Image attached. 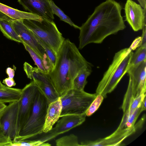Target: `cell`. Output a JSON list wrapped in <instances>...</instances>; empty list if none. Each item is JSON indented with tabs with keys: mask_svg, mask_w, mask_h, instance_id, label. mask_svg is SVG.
Masks as SVG:
<instances>
[{
	"mask_svg": "<svg viewBox=\"0 0 146 146\" xmlns=\"http://www.w3.org/2000/svg\"><path fill=\"white\" fill-rule=\"evenodd\" d=\"M122 9L115 0H106L97 6L80 27L78 49L91 43L100 44L108 36L124 29Z\"/></svg>",
	"mask_w": 146,
	"mask_h": 146,
	"instance_id": "6da1fadb",
	"label": "cell"
},
{
	"mask_svg": "<svg viewBox=\"0 0 146 146\" xmlns=\"http://www.w3.org/2000/svg\"><path fill=\"white\" fill-rule=\"evenodd\" d=\"M90 65L74 43L65 39L56 55L54 66L49 73L60 97L72 88L73 80L80 71Z\"/></svg>",
	"mask_w": 146,
	"mask_h": 146,
	"instance_id": "7a4b0ae2",
	"label": "cell"
},
{
	"mask_svg": "<svg viewBox=\"0 0 146 146\" xmlns=\"http://www.w3.org/2000/svg\"><path fill=\"white\" fill-rule=\"evenodd\" d=\"M133 53L129 47L115 53L112 63L98 83L96 90L97 95L100 94L105 98L115 89L129 69Z\"/></svg>",
	"mask_w": 146,
	"mask_h": 146,
	"instance_id": "3957f363",
	"label": "cell"
},
{
	"mask_svg": "<svg viewBox=\"0 0 146 146\" xmlns=\"http://www.w3.org/2000/svg\"><path fill=\"white\" fill-rule=\"evenodd\" d=\"M50 102L38 88L35 96L30 115L19 135L12 141H19L29 139L43 132Z\"/></svg>",
	"mask_w": 146,
	"mask_h": 146,
	"instance_id": "277c9868",
	"label": "cell"
},
{
	"mask_svg": "<svg viewBox=\"0 0 146 146\" xmlns=\"http://www.w3.org/2000/svg\"><path fill=\"white\" fill-rule=\"evenodd\" d=\"M23 22L57 55L65 39L53 21L43 18L40 21L25 19Z\"/></svg>",
	"mask_w": 146,
	"mask_h": 146,
	"instance_id": "5b68a950",
	"label": "cell"
},
{
	"mask_svg": "<svg viewBox=\"0 0 146 146\" xmlns=\"http://www.w3.org/2000/svg\"><path fill=\"white\" fill-rule=\"evenodd\" d=\"M129 82L121 108L123 112L135 98L146 92V61L130 66L127 72Z\"/></svg>",
	"mask_w": 146,
	"mask_h": 146,
	"instance_id": "8992f818",
	"label": "cell"
},
{
	"mask_svg": "<svg viewBox=\"0 0 146 146\" xmlns=\"http://www.w3.org/2000/svg\"><path fill=\"white\" fill-rule=\"evenodd\" d=\"M97 95L72 88L60 97L62 104L60 117L68 115L85 113Z\"/></svg>",
	"mask_w": 146,
	"mask_h": 146,
	"instance_id": "52a82bcc",
	"label": "cell"
},
{
	"mask_svg": "<svg viewBox=\"0 0 146 146\" xmlns=\"http://www.w3.org/2000/svg\"><path fill=\"white\" fill-rule=\"evenodd\" d=\"M24 69L27 77L33 79L50 103L60 97L54 87L49 74L42 72L37 67H33L26 62L24 64Z\"/></svg>",
	"mask_w": 146,
	"mask_h": 146,
	"instance_id": "ba28073f",
	"label": "cell"
},
{
	"mask_svg": "<svg viewBox=\"0 0 146 146\" xmlns=\"http://www.w3.org/2000/svg\"><path fill=\"white\" fill-rule=\"evenodd\" d=\"M38 87L33 80L22 89L17 125L16 136L28 120L31 114L35 96Z\"/></svg>",
	"mask_w": 146,
	"mask_h": 146,
	"instance_id": "9c48e42d",
	"label": "cell"
},
{
	"mask_svg": "<svg viewBox=\"0 0 146 146\" xmlns=\"http://www.w3.org/2000/svg\"><path fill=\"white\" fill-rule=\"evenodd\" d=\"M9 20L23 43L27 44L36 52L43 60L50 71L51 68L45 50L38 42L33 32L24 24L23 20H17L11 19Z\"/></svg>",
	"mask_w": 146,
	"mask_h": 146,
	"instance_id": "30bf717a",
	"label": "cell"
},
{
	"mask_svg": "<svg viewBox=\"0 0 146 146\" xmlns=\"http://www.w3.org/2000/svg\"><path fill=\"white\" fill-rule=\"evenodd\" d=\"M86 116L85 113L81 115H68L61 117L55 126L42 136L40 140L43 142L50 140L82 123Z\"/></svg>",
	"mask_w": 146,
	"mask_h": 146,
	"instance_id": "8fae6325",
	"label": "cell"
},
{
	"mask_svg": "<svg viewBox=\"0 0 146 146\" xmlns=\"http://www.w3.org/2000/svg\"><path fill=\"white\" fill-rule=\"evenodd\" d=\"M19 100L9 103L0 119L4 134L13 140L16 136L17 125L20 107Z\"/></svg>",
	"mask_w": 146,
	"mask_h": 146,
	"instance_id": "7c38bea8",
	"label": "cell"
},
{
	"mask_svg": "<svg viewBox=\"0 0 146 146\" xmlns=\"http://www.w3.org/2000/svg\"><path fill=\"white\" fill-rule=\"evenodd\" d=\"M125 20L133 30L137 31L146 25V8L132 0H127L124 7Z\"/></svg>",
	"mask_w": 146,
	"mask_h": 146,
	"instance_id": "4fadbf2b",
	"label": "cell"
},
{
	"mask_svg": "<svg viewBox=\"0 0 146 146\" xmlns=\"http://www.w3.org/2000/svg\"><path fill=\"white\" fill-rule=\"evenodd\" d=\"M138 129L135 125L131 127L116 130L110 135L94 141L81 142V146H121L123 141Z\"/></svg>",
	"mask_w": 146,
	"mask_h": 146,
	"instance_id": "5bb4252c",
	"label": "cell"
},
{
	"mask_svg": "<svg viewBox=\"0 0 146 146\" xmlns=\"http://www.w3.org/2000/svg\"><path fill=\"white\" fill-rule=\"evenodd\" d=\"M18 1L29 12L53 21L54 14L49 0H18Z\"/></svg>",
	"mask_w": 146,
	"mask_h": 146,
	"instance_id": "9a60e30c",
	"label": "cell"
},
{
	"mask_svg": "<svg viewBox=\"0 0 146 146\" xmlns=\"http://www.w3.org/2000/svg\"><path fill=\"white\" fill-rule=\"evenodd\" d=\"M62 108L60 97L50 103L47 110L43 132L46 133L52 128L54 125L60 117Z\"/></svg>",
	"mask_w": 146,
	"mask_h": 146,
	"instance_id": "2e32d148",
	"label": "cell"
},
{
	"mask_svg": "<svg viewBox=\"0 0 146 146\" xmlns=\"http://www.w3.org/2000/svg\"><path fill=\"white\" fill-rule=\"evenodd\" d=\"M0 11L11 19L17 20L29 19L40 21L43 19L36 15L13 8L1 3Z\"/></svg>",
	"mask_w": 146,
	"mask_h": 146,
	"instance_id": "e0dca14e",
	"label": "cell"
},
{
	"mask_svg": "<svg viewBox=\"0 0 146 146\" xmlns=\"http://www.w3.org/2000/svg\"><path fill=\"white\" fill-rule=\"evenodd\" d=\"M22 89L5 86L0 88V102L7 103L17 101L20 99Z\"/></svg>",
	"mask_w": 146,
	"mask_h": 146,
	"instance_id": "ac0fdd59",
	"label": "cell"
},
{
	"mask_svg": "<svg viewBox=\"0 0 146 146\" xmlns=\"http://www.w3.org/2000/svg\"><path fill=\"white\" fill-rule=\"evenodd\" d=\"M92 66H86L80 71L73 80L72 88L84 90L87 83V78L92 71Z\"/></svg>",
	"mask_w": 146,
	"mask_h": 146,
	"instance_id": "d6986e66",
	"label": "cell"
},
{
	"mask_svg": "<svg viewBox=\"0 0 146 146\" xmlns=\"http://www.w3.org/2000/svg\"><path fill=\"white\" fill-rule=\"evenodd\" d=\"M10 20H0L1 31L8 39L23 43L22 40L12 27Z\"/></svg>",
	"mask_w": 146,
	"mask_h": 146,
	"instance_id": "ffe728a7",
	"label": "cell"
},
{
	"mask_svg": "<svg viewBox=\"0 0 146 146\" xmlns=\"http://www.w3.org/2000/svg\"><path fill=\"white\" fill-rule=\"evenodd\" d=\"M142 112L141 106L131 114L123 115L121 122L116 129L121 130L133 126L137 118Z\"/></svg>",
	"mask_w": 146,
	"mask_h": 146,
	"instance_id": "44dd1931",
	"label": "cell"
},
{
	"mask_svg": "<svg viewBox=\"0 0 146 146\" xmlns=\"http://www.w3.org/2000/svg\"><path fill=\"white\" fill-rule=\"evenodd\" d=\"M25 49L29 52L37 68L42 72L49 74L50 70L40 56L26 44L23 43Z\"/></svg>",
	"mask_w": 146,
	"mask_h": 146,
	"instance_id": "7402d4cb",
	"label": "cell"
},
{
	"mask_svg": "<svg viewBox=\"0 0 146 146\" xmlns=\"http://www.w3.org/2000/svg\"><path fill=\"white\" fill-rule=\"evenodd\" d=\"M49 1L54 14L60 18V20L68 23L76 29H80V27L75 24L70 18L55 5L52 0H49Z\"/></svg>",
	"mask_w": 146,
	"mask_h": 146,
	"instance_id": "603a6c76",
	"label": "cell"
},
{
	"mask_svg": "<svg viewBox=\"0 0 146 146\" xmlns=\"http://www.w3.org/2000/svg\"><path fill=\"white\" fill-rule=\"evenodd\" d=\"M57 146H81L78 143L77 137L73 134L63 136L55 141Z\"/></svg>",
	"mask_w": 146,
	"mask_h": 146,
	"instance_id": "cb8c5ba5",
	"label": "cell"
},
{
	"mask_svg": "<svg viewBox=\"0 0 146 146\" xmlns=\"http://www.w3.org/2000/svg\"><path fill=\"white\" fill-rule=\"evenodd\" d=\"M146 61V45L139 47L132 55L130 66L135 65Z\"/></svg>",
	"mask_w": 146,
	"mask_h": 146,
	"instance_id": "d4e9b609",
	"label": "cell"
},
{
	"mask_svg": "<svg viewBox=\"0 0 146 146\" xmlns=\"http://www.w3.org/2000/svg\"><path fill=\"white\" fill-rule=\"evenodd\" d=\"M34 35L38 42L44 49L48 58L52 70L55 63L56 55L49 47L41 40L34 34Z\"/></svg>",
	"mask_w": 146,
	"mask_h": 146,
	"instance_id": "484cf974",
	"label": "cell"
},
{
	"mask_svg": "<svg viewBox=\"0 0 146 146\" xmlns=\"http://www.w3.org/2000/svg\"><path fill=\"white\" fill-rule=\"evenodd\" d=\"M51 145L48 143L43 142L39 140H26L19 141H12L11 146H48Z\"/></svg>",
	"mask_w": 146,
	"mask_h": 146,
	"instance_id": "4316f807",
	"label": "cell"
},
{
	"mask_svg": "<svg viewBox=\"0 0 146 146\" xmlns=\"http://www.w3.org/2000/svg\"><path fill=\"white\" fill-rule=\"evenodd\" d=\"M104 98L100 94H98L91 104L86 111V116H90L94 113L99 108L104 100Z\"/></svg>",
	"mask_w": 146,
	"mask_h": 146,
	"instance_id": "83f0119b",
	"label": "cell"
},
{
	"mask_svg": "<svg viewBox=\"0 0 146 146\" xmlns=\"http://www.w3.org/2000/svg\"><path fill=\"white\" fill-rule=\"evenodd\" d=\"M12 143V140L4 134L0 123V146H11Z\"/></svg>",
	"mask_w": 146,
	"mask_h": 146,
	"instance_id": "f1b7e54d",
	"label": "cell"
},
{
	"mask_svg": "<svg viewBox=\"0 0 146 146\" xmlns=\"http://www.w3.org/2000/svg\"><path fill=\"white\" fill-rule=\"evenodd\" d=\"M141 36L136 38L133 41L132 44L130 46L132 50L136 49L141 45Z\"/></svg>",
	"mask_w": 146,
	"mask_h": 146,
	"instance_id": "f546056e",
	"label": "cell"
},
{
	"mask_svg": "<svg viewBox=\"0 0 146 146\" xmlns=\"http://www.w3.org/2000/svg\"><path fill=\"white\" fill-rule=\"evenodd\" d=\"M2 83L6 85L7 86L9 87H11L15 86L16 83L13 78H10L9 77L4 79Z\"/></svg>",
	"mask_w": 146,
	"mask_h": 146,
	"instance_id": "4dcf8cb0",
	"label": "cell"
},
{
	"mask_svg": "<svg viewBox=\"0 0 146 146\" xmlns=\"http://www.w3.org/2000/svg\"><path fill=\"white\" fill-rule=\"evenodd\" d=\"M142 30V34L141 36V46L146 45V25L144 26Z\"/></svg>",
	"mask_w": 146,
	"mask_h": 146,
	"instance_id": "1f68e13d",
	"label": "cell"
},
{
	"mask_svg": "<svg viewBox=\"0 0 146 146\" xmlns=\"http://www.w3.org/2000/svg\"><path fill=\"white\" fill-rule=\"evenodd\" d=\"M6 74L8 75L9 78H13L15 75L14 70L10 67L7 68L6 71Z\"/></svg>",
	"mask_w": 146,
	"mask_h": 146,
	"instance_id": "d6a6232c",
	"label": "cell"
},
{
	"mask_svg": "<svg viewBox=\"0 0 146 146\" xmlns=\"http://www.w3.org/2000/svg\"><path fill=\"white\" fill-rule=\"evenodd\" d=\"M7 106V105L4 103L0 102V119L6 110Z\"/></svg>",
	"mask_w": 146,
	"mask_h": 146,
	"instance_id": "836d02e7",
	"label": "cell"
},
{
	"mask_svg": "<svg viewBox=\"0 0 146 146\" xmlns=\"http://www.w3.org/2000/svg\"><path fill=\"white\" fill-rule=\"evenodd\" d=\"M12 19L0 11V20H10Z\"/></svg>",
	"mask_w": 146,
	"mask_h": 146,
	"instance_id": "e575fe53",
	"label": "cell"
},
{
	"mask_svg": "<svg viewBox=\"0 0 146 146\" xmlns=\"http://www.w3.org/2000/svg\"><path fill=\"white\" fill-rule=\"evenodd\" d=\"M146 98L145 97L142 101L141 105V110L142 112L146 110Z\"/></svg>",
	"mask_w": 146,
	"mask_h": 146,
	"instance_id": "d590c367",
	"label": "cell"
},
{
	"mask_svg": "<svg viewBox=\"0 0 146 146\" xmlns=\"http://www.w3.org/2000/svg\"><path fill=\"white\" fill-rule=\"evenodd\" d=\"M142 7L143 8H146V0H137Z\"/></svg>",
	"mask_w": 146,
	"mask_h": 146,
	"instance_id": "8d00e7d4",
	"label": "cell"
},
{
	"mask_svg": "<svg viewBox=\"0 0 146 146\" xmlns=\"http://www.w3.org/2000/svg\"><path fill=\"white\" fill-rule=\"evenodd\" d=\"M5 86L0 81V88H3Z\"/></svg>",
	"mask_w": 146,
	"mask_h": 146,
	"instance_id": "74e56055",
	"label": "cell"
}]
</instances>
